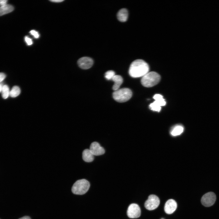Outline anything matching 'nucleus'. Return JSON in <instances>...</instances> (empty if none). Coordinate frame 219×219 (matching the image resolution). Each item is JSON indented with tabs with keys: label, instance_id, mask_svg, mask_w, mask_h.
Segmentation results:
<instances>
[{
	"label": "nucleus",
	"instance_id": "4468645a",
	"mask_svg": "<svg viewBox=\"0 0 219 219\" xmlns=\"http://www.w3.org/2000/svg\"><path fill=\"white\" fill-rule=\"evenodd\" d=\"M82 158L84 161L86 162H91L94 159L93 155L89 149H86L82 152Z\"/></svg>",
	"mask_w": 219,
	"mask_h": 219
},
{
	"label": "nucleus",
	"instance_id": "f257e3e1",
	"mask_svg": "<svg viewBox=\"0 0 219 219\" xmlns=\"http://www.w3.org/2000/svg\"><path fill=\"white\" fill-rule=\"evenodd\" d=\"M149 70V66L145 61L142 59H137L130 64L129 73L133 78L142 77L148 72Z\"/></svg>",
	"mask_w": 219,
	"mask_h": 219
},
{
	"label": "nucleus",
	"instance_id": "6e6552de",
	"mask_svg": "<svg viewBox=\"0 0 219 219\" xmlns=\"http://www.w3.org/2000/svg\"><path fill=\"white\" fill-rule=\"evenodd\" d=\"M127 214L130 218L139 217L141 214V210L139 205L134 203L130 204L127 209Z\"/></svg>",
	"mask_w": 219,
	"mask_h": 219
},
{
	"label": "nucleus",
	"instance_id": "0eeeda50",
	"mask_svg": "<svg viewBox=\"0 0 219 219\" xmlns=\"http://www.w3.org/2000/svg\"><path fill=\"white\" fill-rule=\"evenodd\" d=\"M216 199L215 194L213 192H209L204 194L202 197L201 202L205 207H210L213 205Z\"/></svg>",
	"mask_w": 219,
	"mask_h": 219
},
{
	"label": "nucleus",
	"instance_id": "f03ea898",
	"mask_svg": "<svg viewBox=\"0 0 219 219\" xmlns=\"http://www.w3.org/2000/svg\"><path fill=\"white\" fill-rule=\"evenodd\" d=\"M161 77L157 72H148L142 77L141 82L142 85L146 87H150L157 85L160 81Z\"/></svg>",
	"mask_w": 219,
	"mask_h": 219
},
{
	"label": "nucleus",
	"instance_id": "bb28decb",
	"mask_svg": "<svg viewBox=\"0 0 219 219\" xmlns=\"http://www.w3.org/2000/svg\"><path fill=\"white\" fill-rule=\"evenodd\" d=\"M161 219H165L164 218H161Z\"/></svg>",
	"mask_w": 219,
	"mask_h": 219
},
{
	"label": "nucleus",
	"instance_id": "a211bd4d",
	"mask_svg": "<svg viewBox=\"0 0 219 219\" xmlns=\"http://www.w3.org/2000/svg\"><path fill=\"white\" fill-rule=\"evenodd\" d=\"M10 92L8 86L7 85H4L1 92L2 97L5 99H7L10 96Z\"/></svg>",
	"mask_w": 219,
	"mask_h": 219
},
{
	"label": "nucleus",
	"instance_id": "423d86ee",
	"mask_svg": "<svg viewBox=\"0 0 219 219\" xmlns=\"http://www.w3.org/2000/svg\"><path fill=\"white\" fill-rule=\"evenodd\" d=\"M153 98L155 100L150 105V108L153 111L159 112L161 109V107L165 105L166 102L162 96L160 94L155 95Z\"/></svg>",
	"mask_w": 219,
	"mask_h": 219
},
{
	"label": "nucleus",
	"instance_id": "b1692460",
	"mask_svg": "<svg viewBox=\"0 0 219 219\" xmlns=\"http://www.w3.org/2000/svg\"><path fill=\"white\" fill-rule=\"evenodd\" d=\"M50 2H57V3H59V2H62L64 1V0H50Z\"/></svg>",
	"mask_w": 219,
	"mask_h": 219
},
{
	"label": "nucleus",
	"instance_id": "aec40b11",
	"mask_svg": "<svg viewBox=\"0 0 219 219\" xmlns=\"http://www.w3.org/2000/svg\"><path fill=\"white\" fill-rule=\"evenodd\" d=\"M30 33L35 38H38L39 37V34L38 33L34 30H32L30 32Z\"/></svg>",
	"mask_w": 219,
	"mask_h": 219
},
{
	"label": "nucleus",
	"instance_id": "f8f14e48",
	"mask_svg": "<svg viewBox=\"0 0 219 219\" xmlns=\"http://www.w3.org/2000/svg\"><path fill=\"white\" fill-rule=\"evenodd\" d=\"M118 20L121 22L127 21L128 17V12L127 9L123 8L120 9L117 13Z\"/></svg>",
	"mask_w": 219,
	"mask_h": 219
},
{
	"label": "nucleus",
	"instance_id": "dca6fc26",
	"mask_svg": "<svg viewBox=\"0 0 219 219\" xmlns=\"http://www.w3.org/2000/svg\"><path fill=\"white\" fill-rule=\"evenodd\" d=\"M13 7L10 5H7L0 7V16L10 13L14 10Z\"/></svg>",
	"mask_w": 219,
	"mask_h": 219
},
{
	"label": "nucleus",
	"instance_id": "39448f33",
	"mask_svg": "<svg viewBox=\"0 0 219 219\" xmlns=\"http://www.w3.org/2000/svg\"><path fill=\"white\" fill-rule=\"evenodd\" d=\"M160 202L159 199L155 195L151 194L144 203V207L147 210H151L156 209L159 206Z\"/></svg>",
	"mask_w": 219,
	"mask_h": 219
},
{
	"label": "nucleus",
	"instance_id": "9b49d317",
	"mask_svg": "<svg viewBox=\"0 0 219 219\" xmlns=\"http://www.w3.org/2000/svg\"><path fill=\"white\" fill-rule=\"evenodd\" d=\"M177 207V203L173 199H170L165 203L164 206V211L168 214H172L176 210Z\"/></svg>",
	"mask_w": 219,
	"mask_h": 219
},
{
	"label": "nucleus",
	"instance_id": "9d476101",
	"mask_svg": "<svg viewBox=\"0 0 219 219\" xmlns=\"http://www.w3.org/2000/svg\"><path fill=\"white\" fill-rule=\"evenodd\" d=\"M90 150L94 155L99 156L103 155L105 152L104 148L97 142L92 143L90 146Z\"/></svg>",
	"mask_w": 219,
	"mask_h": 219
},
{
	"label": "nucleus",
	"instance_id": "7ed1b4c3",
	"mask_svg": "<svg viewBox=\"0 0 219 219\" xmlns=\"http://www.w3.org/2000/svg\"><path fill=\"white\" fill-rule=\"evenodd\" d=\"M132 95V93L130 89L128 88H123L114 91L113 93V97L116 101L123 103L129 100Z\"/></svg>",
	"mask_w": 219,
	"mask_h": 219
},
{
	"label": "nucleus",
	"instance_id": "ddd939ff",
	"mask_svg": "<svg viewBox=\"0 0 219 219\" xmlns=\"http://www.w3.org/2000/svg\"><path fill=\"white\" fill-rule=\"evenodd\" d=\"M112 80L114 82L113 86V89L114 91L118 89L123 82V79L120 75H115Z\"/></svg>",
	"mask_w": 219,
	"mask_h": 219
},
{
	"label": "nucleus",
	"instance_id": "393cba45",
	"mask_svg": "<svg viewBox=\"0 0 219 219\" xmlns=\"http://www.w3.org/2000/svg\"><path fill=\"white\" fill-rule=\"evenodd\" d=\"M19 219H31V218L29 216H25L20 218Z\"/></svg>",
	"mask_w": 219,
	"mask_h": 219
},
{
	"label": "nucleus",
	"instance_id": "a878e982",
	"mask_svg": "<svg viewBox=\"0 0 219 219\" xmlns=\"http://www.w3.org/2000/svg\"><path fill=\"white\" fill-rule=\"evenodd\" d=\"M3 85L1 83H0V92H2Z\"/></svg>",
	"mask_w": 219,
	"mask_h": 219
},
{
	"label": "nucleus",
	"instance_id": "2eb2a0df",
	"mask_svg": "<svg viewBox=\"0 0 219 219\" xmlns=\"http://www.w3.org/2000/svg\"><path fill=\"white\" fill-rule=\"evenodd\" d=\"M184 130L183 126L181 125H177L175 126L171 129L170 133L173 136H176L180 135L183 131Z\"/></svg>",
	"mask_w": 219,
	"mask_h": 219
},
{
	"label": "nucleus",
	"instance_id": "5701e85b",
	"mask_svg": "<svg viewBox=\"0 0 219 219\" xmlns=\"http://www.w3.org/2000/svg\"><path fill=\"white\" fill-rule=\"evenodd\" d=\"M7 1L6 0H0V7L4 6L7 5Z\"/></svg>",
	"mask_w": 219,
	"mask_h": 219
},
{
	"label": "nucleus",
	"instance_id": "4be33fe9",
	"mask_svg": "<svg viewBox=\"0 0 219 219\" xmlns=\"http://www.w3.org/2000/svg\"><path fill=\"white\" fill-rule=\"evenodd\" d=\"M6 75L4 73L0 72V83L5 78Z\"/></svg>",
	"mask_w": 219,
	"mask_h": 219
},
{
	"label": "nucleus",
	"instance_id": "6ab92c4d",
	"mask_svg": "<svg viewBox=\"0 0 219 219\" xmlns=\"http://www.w3.org/2000/svg\"><path fill=\"white\" fill-rule=\"evenodd\" d=\"M115 75V72L114 71L109 70L105 73V77L107 80H109L112 79Z\"/></svg>",
	"mask_w": 219,
	"mask_h": 219
},
{
	"label": "nucleus",
	"instance_id": "f3484780",
	"mask_svg": "<svg viewBox=\"0 0 219 219\" xmlns=\"http://www.w3.org/2000/svg\"><path fill=\"white\" fill-rule=\"evenodd\" d=\"M20 92L19 87L17 86H14L10 91V96L12 97H16L20 94Z\"/></svg>",
	"mask_w": 219,
	"mask_h": 219
},
{
	"label": "nucleus",
	"instance_id": "412c9836",
	"mask_svg": "<svg viewBox=\"0 0 219 219\" xmlns=\"http://www.w3.org/2000/svg\"><path fill=\"white\" fill-rule=\"evenodd\" d=\"M25 40L28 45H30L33 44L32 40L27 36H25Z\"/></svg>",
	"mask_w": 219,
	"mask_h": 219
},
{
	"label": "nucleus",
	"instance_id": "20e7f679",
	"mask_svg": "<svg viewBox=\"0 0 219 219\" xmlns=\"http://www.w3.org/2000/svg\"><path fill=\"white\" fill-rule=\"evenodd\" d=\"M90 186L89 182L85 179L77 180L73 185L71 191L74 194L83 195L88 190Z\"/></svg>",
	"mask_w": 219,
	"mask_h": 219
},
{
	"label": "nucleus",
	"instance_id": "1a4fd4ad",
	"mask_svg": "<svg viewBox=\"0 0 219 219\" xmlns=\"http://www.w3.org/2000/svg\"><path fill=\"white\" fill-rule=\"evenodd\" d=\"M79 67L83 69H88L92 67L93 61V60L88 57H83L79 58L77 62Z\"/></svg>",
	"mask_w": 219,
	"mask_h": 219
}]
</instances>
